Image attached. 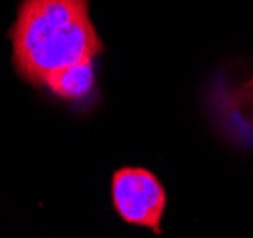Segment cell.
I'll return each mask as SVG.
<instances>
[{"label": "cell", "instance_id": "6da1fadb", "mask_svg": "<svg viewBox=\"0 0 253 238\" xmlns=\"http://www.w3.org/2000/svg\"><path fill=\"white\" fill-rule=\"evenodd\" d=\"M8 38L13 70L38 87L55 70L95 61L104 49L89 0H21Z\"/></svg>", "mask_w": 253, "mask_h": 238}, {"label": "cell", "instance_id": "7a4b0ae2", "mask_svg": "<svg viewBox=\"0 0 253 238\" xmlns=\"http://www.w3.org/2000/svg\"><path fill=\"white\" fill-rule=\"evenodd\" d=\"M112 202L117 216L128 225L151 229L161 235L167 193L159 178L148 168H119L112 178Z\"/></svg>", "mask_w": 253, "mask_h": 238}, {"label": "cell", "instance_id": "3957f363", "mask_svg": "<svg viewBox=\"0 0 253 238\" xmlns=\"http://www.w3.org/2000/svg\"><path fill=\"white\" fill-rule=\"evenodd\" d=\"M42 87L66 100H78L82 96H87L95 87L93 61H80L55 70L43 80Z\"/></svg>", "mask_w": 253, "mask_h": 238}]
</instances>
